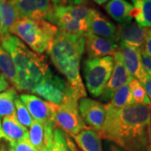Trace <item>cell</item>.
<instances>
[{"instance_id":"cell-1","label":"cell","mask_w":151,"mask_h":151,"mask_svg":"<svg viewBox=\"0 0 151 151\" xmlns=\"http://www.w3.org/2000/svg\"><path fill=\"white\" fill-rule=\"evenodd\" d=\"M106 117L97 133L126 151H151L150 124L151 106L134 103L124 108L104 105Z\"/></svg>"},{"instance_id":"cell-2","label":"cell","mask_w":151,"mask_h":151,"mask_svg":"<svg viewBox=\"0 0 151 151\" xmlns=\"http://www.w3.org/2000/svg\"><path fill=\"white\" fill-rule=\"evenodd\" d=\"M58 28L45 19H19L10 28L9 33L29 45L34 52H47L58 32Z\"/></svg>"},{"instance_id":"cell-3","label":"cell","mask_w":151,"mask_h":151,"mask_svg":"<svg viewBox=\"0 0 151 151\" xmlns=\"http://www.w3.org/2000/svg\"><path fill=\"white\" fill-rule=\"evenodd\" d=\"M85 51V35L58 30L48 54L55 68L61 73L76 60H81Z\"/></svg>"},{"instance_id":"cell-4","label":"cell","mask_w":151,"mask_h":151,"mask_svg":"<svg viewBox=\"0 0 151 151\" xmlns=\"http://www.w3.org/2000/svg\"><path fill=\"white\" fill-rule=\"evenodd\" d=\"M113 69V56L87 58L83 63V76L88 92L99 97L107 85Z\"/></svg>"},{"instance_id":"cell-5","label":"cell","mask_w":151,"mask_h":151,"mask_svg":"<svg viewBox=\"0 0 151 151\" xmlns=\"http://www.w3.org/2000/svg\"><path fill=\"white\" fill-rule=\"evenodd\" d=\"M86 126L79 113L76 100L69 98L64 103L57 105L55 114V128L60 129L66 134L74 137Z\"/></svg>"},{"instance_id":"cell-6","label":"cell","mask_w":151,"mask_h":151,"mask_svg":"<svg viewBox=\"0 0 151 151\" xmlns=\"http://www.w3.org/2000/svg\"><path fill=\"white\" fill-rule=\"evenodd\" d=\"M32 93L37 94L47 102L55 105H60L69 98H72L65 80L52 72L38 83Z\"/></svg>"},{"instance_id":"cell-7","label":"cell","mask_w":151,"mask_h":151,"mask_svg":"<svg viewBox=\"0 0 151 151\" xmlns=\"http://www.w3.org/2000/svg\"><path fill=\"white\" fill-rule=\"evenodd\" d=\"M19 19H45L50 22L54 8L50 0H10Z\"/></svg>"},{"instance_id":"cell-8","label":"cell","mask_w":151,"mask_h":151,"mask_svg":"<svg viewBox=\"0 0 151 151\" xmlns=\"http://www.w3.org/2000/svg\"><path fill=\"white\" fill-rule=\"evenodd\" d=\"M19 99L27 108L34 120L42 124H55V114L57 105L29 93H22Z\"/></svg>"},{"instance_id":"cell-9","label":"cell","mask_w":151,"mask_h":151,"mask_svg":"<svg viewBox=\"0 0 151 151\" xmlns=\"http://www.w3.org/2000/svg\"><path fill=\"white\" fill-rule=\"evenodd\" d=\"M0 45L11 56L16 66L17 71L24 70L34 51L29 50L22 40L10 33L0 37Z\"/></svg>"},{"instance_id":"cell-10","label":"cell","mask_w":151,"mask_h":151,"mask_svg":"<svg viewBox=\"0 0 151 151\" xmlns=\"http://www.w3.org/2000/svg\"><path fill=\"white\" fill-rule=\"evenodd\" d=\"M113 69L107 85L103 89V93L99 97L103 102H108L113 97L115 92L122 86L129 83L133 76L126 70L123 61L122 55L118 50L113 55Z\"/></svg>"},{"instance_id":"cell-11","label":"cell","mask_w":151,"mask_h":151,"mask_svg":"<svg viewBox=\"0 0 151 151\" xmlns=\"http://www.w3.org/2000/svg\"><path fill=\"white\" fill-rule=\"evenodd\" d=\"M78 109L81 119L87 127L98 132L103 127L106 110L103 103L88 97H83L78 103Z\"/></svg>"},{"instance_id":"cell-12","label":"cell","mask_w":151,"mask_h":151,"mask_svg":"<svg viewBox=\"0 0 151 151\" xmlns=\"http://www.w3.org/2000/svg\"><path fill=\"white\" fill-rule=\"evenodd\" d=\"M119 50L122 55L125 68L129 75L142 83L147 76L142 64V50L127 45L124 43H119Z\"/></svg>"},{"instance_id":"cell-13","label":"cell","mask_w":151,"mask_h":151,"mask_svg":"<svg viewBox=\"0 0 151 151\" xmlns=\"http://www.w3.org/2000/svg\"><path fill=\"white\" fill-rule=\"evenodd\" d=\"M148 29L139 26L135 22L119 24L116 30L117 43H124L137 49H143Z\"/></svg>"},{"instance_id":"cell-14","label":"cell","mask_w":151,"mask_h":151,"mask_svg":"<svg viewBox=\"0 0 151 151\" xmlns=\"http://www.w3.org/2000/svg\"><path fill=\"white\" fill-rule=\"evenodd\" d=\"M85 50L88 58L113 56L119 50V44L86 33L85 35Z\"/></svg>"},{"instance_id":"cell-15","label":"cell","mask_w":151,"mask_h":151,"mask_svg":"<svg viewBox=\"0 0 151 151\" xmlns=\"http://www.w3.org/2000/svg\"><path fill=\"white\" fill-rule=\"evenodd\" d=\"M53 14L50 23L53 24L59 30L70 34L86 35L87 33V22L79 20L61 11L58 7H53Z\"/></svg>"},{"instance_id":"cell-16","label":"cell","mask_w":151,"mask_h":151,"mask_svg":"<svg viewBox=\"0 0 151 151\" xmlns=\"http://www.w3.org/2000/svg\"><path fill=\"white\" fill-rule=\"evenodd\" d=\"M54 129V124H42L34 120L29 127V140L36 150L41 151L52 143Z\"/></svg>"},{"instance_id":"cell-17","label":"cell","mask_w":151,"mask_h":151,"mask_svg":"<svg viewBox=\"0 0 151 151\" xmlns=\"http://www.w3.org/2000/svg\"><path fill=\"white\" fill-rule=\"evenodd\" d=\"M87 33L95 35L99 37L116 41L117 26L108 19L107 17L95 9L92 17L87 22Z\"/></svg>"},{"instance_id":"cell-18","label":"cell","mask_w":151,"mask_h":151,"mask_svg":"<svg viewBox=\"0 0 151 151\" xmlns=\"http://www.w3.org/2000/svg\"><path fill=\"white\" fill-rule=\"evenodd\" d=\"M104 9L119 24H129L133 21L134 7L127 0H109L104 5Z\"/></svg>"},{"instance_id":"cell-19","label":"cell","mask_w":151,"mask_h":151,"mask_svg":"<svg viewBox=\"0 0 151 151\" xmlns=\"http://www.w3.org/2000/svg\"><path fill=\"white\" fill-rule=\"evenodd\" d=\"M23 71L31 81L37 85L51 72L43 55L34 52L26 68Z\"/></svg>"},{"instance_id":"cell-20","label":"cell","mask_w":151,"mask_h":151,"mask_svg":"<svg viewBox=\"0 0 151 151\" xmlns=\"http://www.w3.org/2000/svg\"><path fill=\"white\" fill-rule=\"evenodd\" d=\"M72 138L82 151H103L98 133L87 126Z\"/></svg>"},{"instance_id":"cell-21","label":"cell","mask_w":151,"mask_h":151,"mask_svg":"<svg viewBox=\"0 0 151 151\" xmlns=\"http://www.w3.org/2000/svg\"><path fill=\"white\" fill-rule=\"evenodd\" d=\"M1 127L4 135L14 143L19 142L23 139H29V131L25 127L19 123L15 114L4 117Z\"/></svg>"},{"instance_id":"cell-22","label":"cell","mask_w":151,"mask_h":151,"mask_svg":"<svg viewBox=\"0 0 151 151\" xmlns=\"http://www.w3.org/2000/svg\"><path fill=\"white\" fill-rule=\"evenodd\" d=\"M133 18L142 28H151V0H132Z\"/></svg>"},{"instance_id":"cell-23","label":"cell","mask_w":151,"mask_h":151,"mask_svg":"<svg viewBox=\"0 0 151 151\" xmlns=\"http://www.w3.org/2000/svg\"><path fill=\"white\" fill-rule=\"evenodd\" d=\"M0 70L10 84L17 89L18 86V71L13 60L0 45Z\"/></svg>"},{"instance_id":"cell-24","label":"cell","mask_w":151,"mask_h":151,"mask_svg":"<svg viewBox=\"0 0 151 151\" xmlns=\"http://www.w3.org/2000/svg\"><path fill=\"white\" fill-rule=\"evenodd\" d=\"M0 19L3 24V35L9 34L10 28L19 19L10 0H0Z\"/></svg>"},{"instance_id":"cell-25","label":"cell","mask_w":151,"mask_h":151,"mask_svg":"<svg viewBox=\"0 0 151 151\" xmlns=\"http://www.w3.org/2000/svg\"><path fill=\"white\" fill-rule=\"evenodd\" d=\"M16 97L14 87H9L4 92H0V117L4 118L15 114L14 100Z\"/></svg>"},{"instance_id":"cell-26","label":"cell","mask_w":151,"mask_h":151,"mask_svg":"<svg viewBox=\"0 0 151 151\" xmlns=\"http://www.w3.org/2000/svg\"><path fill=\"white\" fill-rule=\"evenodd\" d=\"M134 103V100L130 91L129 83H127L115 92L113 97L110 100L109 104L113 108L119 109L130 106Z\"/></svg>"},{"instance_id":"cell-27","label":"cell","mask_w":151,"mask_h":151,"mask_svg":"<svg viewBox=\"0 0 151 151\" xmlns=\"http://www.w3.org/2000/svg\"><path fill=\"white\" fill-rule=\"evenodd\" d=\"M61 11L69 14L71 17L75 18L79 20H85L88 22L90 18L92 17V14L95 9L88 8L85 5H74V6H63L58 7Z\"/></svg>"},{"instance_id":"cell-28","label":"cell","mask_w":151,"mask_h":151,"mask_svg":"<svg viewBox=\"0 0 151 151\" xmlns=\"http://www.w3.org/2000/svg\"><path fill=\"white\" fill-rule=\"evenodd\" d=\"M129 86L135 103L151 106L150 99L147 96L145 89L140 81L133 77L129 82Z\"/></svg>"},{"instance_id":"cell-29","label":"cell","mask_w":151,"mask_h":151,"mask_svg":"<svg viewBox=\"0 0 151 151\" xmlns=\"http://www.w3.org/2000/svg\"><path fill=\"white\" fill-rule=\"evenodd\" d=\"M14 107H15V117L19 121V123L25 128L30 127L34 122V119L29 112L28 111L27 108L19 99V97L15 98Z\"/></svg>"},{"instance_id":"cell-30","label":"cell","mask_w":151,"mask_h":151,"mask_svg":"<svg viewBox=\"0 0 151 151\" xmlns=\"http://www.w3.org/2000/svg\"><path fill=\"white\" fill-rule=\"evenodd\" d=\"M48 147L50 151H70L67 143V134L60 129L55 128L52 143Z\"/></svg>"},{"instance_id":"cell-31","label":"cell","mask_w":151,"mask_h":151,"mask_svg":"<svg viewBox=\"0 0 151 151\" xmlns=\"http://www.w3.org/2000/svg\"><path fill=\"white\" fill-rule=\"evenodd\" d=\"M53 7L63 6L85 5L88 4V0H50Z\"/></svg>"},{"instance_id":"cell-32","label":"cell","mask_w":151,"mask_h":151,"mask_svg":"<svg viewBox=\"0 0 151 151\" xmlns=\"http://www.w3.org/2000/svg\"><path fill=\"white\" fill-rule=\"evenodd\" d=\"M14 151H37L33 145L30 144L29 139H23V140L17 142L14 144Z\"/></svg>"},{"instance_id":"cell-33","label":"cell","mask_w":151,"mask_h":151,"mask_svg":"<svg viewBox=\"0 0 151 151\" xmlns=\"http://www.w3.org/2000/svg\"><path fill=\"white\" fill-rule=\"evenodd\" d=\"M141 57H142L143 67H144V70L145 71L146 75L151 78V57L148 56L143 51L141 52Z\"/></svg>"},{"instance_id":"cell-34","label":"cell","mask_w":151,"mask_h":151,"mask_svg":"<svg viewBox=\"0 0 151 151\" xmlns=\"http://www.w3.org/2000/svg\"><path fill=\"white\" fill-rule=\"evenodd\" d=\"M142 51L146 54L148 56L151 57V28L148 29L147 34H146L145 44L142 49Z\"/></svg>"},{"instance_id":"cell-35","label":"cell","mask_w":151,"mask_h":151,"mask_svg":"<svg viewBox=\"0 0 151 151\" xmlns=\"http://www.w3.org/2000/svg\"><path fill=\"white\" fill-rule=\"evenodd\" d=\"M143 86L145 89V92L147 93V96L150 99L151 101V78L149 77L148 76H146L145 81L142 82Z\"/></svg>"},{"instance_id":"cell-36","label":"cell","mask_w":151,"mask_h":151,"mask_svg":"<svg viewBox=\"0 0 151 151\" xmlns=\"http://www.w3.org/2000/svg\"><path fill=\"white\" fill-rule=\"evenodd\" d=\"M104 148H105V151H126L118 145L107 140L104 143Z\"/></svg>"},{"instance_id":"cell-37","label":"cell","mask_w":151,"mask_h":151,"mask_svg":"<svg viewBox=\"0 0 151 151\" xmlns=\"http://www.w3.org/2000/svg\"><path fill=\"white\" fill-rule=\"evenodd\" d=\"M9 86V84L3 75H0V92H4Z\"/></svg>"},{"instance_id":"cell-38","label":"cell","mask_w":151,"mask_h":151,"mask_svg":"<svg viewBox=\"0 0 151 151\" xmlns=\"http://www.w3.org/2000/svg\"><path fill=\"white\" fill-rule=\"evenodd\" d=\"M93 2H95L96 4H97L98 5H103L104 4L108 3L109 0H92Z\"/></svg>"},{"instance_id":"cell-39","label":"cell","mask_w":151,"mask_h":151,"mask_svg":"<svg viewBox=\"0 0 151 151\" xmlns=\"http://www.w3.org/2000/svg\"><path fill=\"white\" fill-rule=\"evenodd\" d=\"M3 35V24H2V21L0 19V37Z\"/></svg>"},{"instance_id":"cell-40","label":"cell","mask_w":151,"mask_h":151,"mask_svg":"<svg viewBox=\"0 0 151 151\" xmlns=\"http://www.w3.org/2000/svg\"><path fill=\"white\" fill-rule=\"evenodd\" d=\"M150 150H151V118H150Z\"/></svg>"},{"instance_id":"cell-41","label":"cell","mask_w":151,"mask_h":151,"mask_svg":"<svg viewBox=\"0 0 151 151\" xmlns=\"http://www.w3.org/2000/svg\"><path fill=\"white\" fill-rule=\"evenodd\" d=\"M5 135L4 134L3 130H2V127H1V121H0V137H4Z\"/></svg>"},{"instance_id":"cell-42","label":"cell","mask_w":151,"mask_h":151,"mask_svg":"<svg viewBox=\"0 0 151 151\" xmlns=\"http://www.w3.org/2000/svg\"><path fill=\"white\" fill-rule=\"evenodd\" d=\"M41 151H50L49 150V147H45V148H44L43 150Z\"/></svg>"},{"instance_id":"cell-43","label":"cell","mask_w":151,"mask_h":151,"mask_svg":"<svg viewBox=\"0 0 151 151\" xmlns=\"http://www.w3.org/2000/svg\"><path fill=\"white\" fill-rule=\"evenodd\" d=\"M73 151H78V150H73Z\"/></svg>"}]
</instances>
